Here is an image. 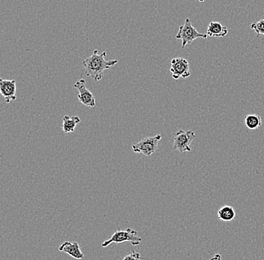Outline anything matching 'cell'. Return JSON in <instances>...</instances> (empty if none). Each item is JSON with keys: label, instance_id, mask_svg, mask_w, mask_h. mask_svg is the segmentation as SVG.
I'll list each match as a JSON object with an SVG mask.
<instances>
[{"label": "cell", "instance_id": "obj_5", "mask_svg": "<svg viewBox=\"0 0 264 260\" xmlns=\"http://www.w3.org/2000/svg\"><path fill=\"white\" fill-rule=\"evenodd\" d=\"M195 138L193 130H179L176 132L173 138V150L179 153L191 152V144Z\"/></svg>", "mask_w": 264, "mask_h": 260}, {"label": "cell", "instance_id": "obj_11", "mask_svg": "<svg viewBox=\"0 0 264 260\" xmlns=\"http://www.w3.org/2000/svg\"><path fill=\"white\" fill-rule=\"evenodd\" d=\"M80 122H81V118L78 116H64L63 126H62L63 132L65 133H71L74 132Z\"/></svg>", "mask_w": 264, "mask_h": 260}, {"label": "cell", "instance_id": "obj_1", "mask_svg": "<svg viewBox=\"0 0 264 260\" xmlns=\"http://www.w3.org/2000/svg\"><path fill=\"white\" fill-rule=\"evenodd\" d=\"M98 50L94 51L90 57H87L83 61V65L85 68V76L93 78L95 81H101L104 72L118 63L117 60L107 61L106 52H102L101 54H98Z\"/></svg>", "mask_w": 264, "mask_h": 260}, {"label": "cell", "instance_id": "obj_8", "mask_svg": "<svg viewBox=\"0 0 264 260\" xmlns=\"http://www.w3.org/2000/svg\"><path fill=\"white\" fill-rule=\"evenodd\" d=\"M16 90L15 80H0V92L4 97L5 103H11L15 101L17 99Z\"/></svg>", "mask_w": 264, "mask_h": 260}, {"label": "cell", "instance_id": "obj_10", "mask_svg": "<svg viewBox=\"0 0 264 260\" xmlns=\"http://www.w3.org/2000/svg\"><path fill=\"white\" fill-rule=\"evenodd\" d=\"M228 29L223 26L222 23L213 21L208 26L206 34L209 37H224L228 33Z\"/></svg>", "mask_w": 264, "mask_h": 260}, {"label": "cell", "instance_id": "obj_7", "mask_svg": "<svg viewBox=\"0 0 264 260\" xmlns=\"http://www.w3.org/2000/svg\"><path fill=\"white\" fill-rule=\"evenodd\" d=\"M74 87L78 90L79 94L77 95V98L83 105L91 108L95 106L96 103H95V97L87 88L85 80L81 78L74 84Z\"/></svg>", "mask_w": 264, "mask_h": 260}, {"label": "cell", "instance_id": "obj_17", "mask_svg": "<svg viewBox=\"0 0 264 260\" xmlns=\"http://www.w3.org/2000/svg\"><path fill=\"white\" fill-rule=\"evenodd\" d=\"M199 2H200V3H203V2L205 1V0H198Z\"/></svg>", "mask_w": 264, "mask_h": 260}, {"label": "cell", "instance_id": "obj_9", "mask_svg": "<svg viewBox=\"0 0 264 260\" xmlns=\"http://www.w3.org/2000/svg\"><path fill=\"white\" fill-rule=\"evenodd\" d=\"M59 250L61 252H64L67 254L69 255L72 258L76 259H84V254L80 247L79 244L77 242H66L63 244L60 247Z\"/></svg>", "mask_w": 264, "mask_h": 260}, {"label": "cell", "instance_id": "obj_12", "mask_svg": "<svg viewBox=\"0 0 264 260\" xmlns=\"http://www.w3.org/2000/svg\"><path fill=\"white\" fill-rule=\"evenodd\" d=\"M234 208L230 205H225L218 211V218L222 222H231L236 218Z\"/></svg>", "mask_w": 264, "mask_h": 260}, {"label": "cell", "instance_id": "obj_3", "mask_svg": "<svg viewBox=\"0 0 264 260\" xmlns=\"http://www.w3.org/2000/svg\"><path fill=\"white\" fill-rule=\"evenodd\" d=\"M207 34L200 33L192 25L190 19L186 18L185 23L179 27V32L176 36V39L182 41V48L184 49L187 44H191L197 39H207Z\"/></svg>", "mask_w": 264, "mask_h": 260}, {"label": "cell", "instance_id": "obj_14", "mask_svg": "<svg viewBox=\"0 0 264 260\" xmlns=\"http://www.w3.org/2000/svg\"><path fill=\"white\" fill-rule=\"evenodd\" d=\"M250 27L251 30H254L257 33V37L264 36V19L251 23Z\"/></svg>", "mask_w": 264, "mask_h": 260}, {"label": "cell", "instance_id": "obj_4", "mask_svg": "<svg viewBox=\"0 0 264 260\" xmlns=\"http://www.w3.org/2000/svg\"><path fill=\"white\" fill-rule=\"evenodd\" d=\"M162 138L161 135L146 137L139 143L132 145V150L136 154H141L146 156H152L158 149L159 143Z\"/></svg>", "mask_w": 264, "mask_h": 260}, {"label": "cell", "instance_id": "obj_13", "mask_svg": "<svg viewBox=\"0 0 264 260\" xmlns=\"http://www.w3.org/2000/svg\"><path fill=\"white\" fill-rule=\"evenodd\" d=\"M245 124L249 130H255L261 127L262 121L260 116L257 114H248L245 117Z\"/></svg>", "mask_w": 264, "mask_h": 260}, {"label": "cell", "instance_id": "obj_15", "mask_svg": "<svg viewBox=\"0 0 264 260\" xmlns=\"http://www.w3.org/2000/svg\"><path fill=\"white\" fill-rule=\"evenodd\" d=\"M142 257L141 256V254L139 253H137L135 250H132V252L130 254L127 255L126 256L123 258L122 260H141Z\"/></svg>", "mask_w": 264, "mask_h": 260}, {"label": "cell", "instance_id": "obj_6", "mask_svg": "<svg viewBox=\"0 0 264 260\" xmlns=\"http://www.w3.org/2000/svg\"><path fill=\"white\" fill-rule=\"evenodd\" d=\"M170 72L171 73L172 77L176 80L180 78H188L191 76L189 62L182 57H176L171 60Z\"/></svg>", "mask_w": 264, "mask_h": 260}, {"label": "cell", "instance_id": "obj_2", "mask_svg": "<svg viewBox=\"0 0 264 260\" xmlns=\"http://www.w3.org/2000/svg\"><path fill=\"white\" fill-rule=\"evenodd\" d=\"M142 241V239L138 236L137 231L128 228L125 230H119L114 232L108 240L101 243V246L107 247L113 243L119 244L123 242H130L134 246H137L139 245Z\"/></svg>", "mask_w": 264, "mask_h": 260}, {"label": "cell", "instance_id": "obj_16", "mask_svg": "<svg viewBox=\"0 0 264 260\" xmlns=\"http://www.w3.org/2000/svg\"><path fill=\"white\" fill-rule=\"evenodd\" d=\"M209 260H222V256L218 253V254L215 255L214 257Z\"/></svg>", "mask_w": 264, "mask_h": 260}]
</instances>
